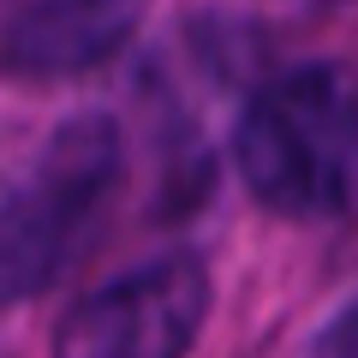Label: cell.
Returning <instances> with one entry per match:
<instances>
[{
  "label": "cell",
  "instance_id": "4",
  "mask_svg": "<svg viewBox=\"0 0 358 358\" xmlns=\"http://www.w3.org/2000/svg\"><path fill=\"white\" fill-rule=\"evenodd\" d=\"M150 0H13L0 18V72L78 78L131 42Z\"/></svg>",
  "mask_w": 358,
  "mask_h": 358
},
{
  "label": "cell",
  "instance_id": "3",
  "mask_svg": "<svg viewBox=\"0 0 358 358\" xmlns=\"http://www.w3.org/2000/svg\"><path fill=\"white\" fill-rule=\"evenodd\" d=\"M209 317V275L192 257L138 263L84 293L54 329V358H185Z\"/></svg>",
  "mask_w": 358,
  "mask_h": 358
},
{
  "label": "cell",
  "instance_id": "1",
  "mask_svg": "<svg viewBox=\"0 0 358 358\" xmlns=\"http://www.w3.org/2000/svg\"><path fill=\"white\" fill-rule=\"evenodd\" d=\"M233 162L251 197L299 221L358 215V66L305 60L257 84L233 126Z\"/></svg>",
  "mask_w": 358,
  "mask_h": 358
},
{
  "label": "cell",
  "instance_id": "2",
  "mask_svg": "<svg viewBox=\"0 0 358 358\" xmlns=\"http://www.w3.org/2000/svg\"><path fill=\"white\" fill-rule=\"evenodd\" d=\"M120 167V126L102 114H78L48 131L13 185H0V305L48 293L72 268L114 203Z\"/></svg>",
  "mask_w": 358,
  "mask_h": 358
},
{
  "label": "cell",
  "instance_id": "5",
  "mask_svg": "<svg viewBox=\"0 0 358 358\" xmlns=\"http://www.w3.org/2000/svg\"><path fill=\"white\" fill-rule=\"evenodd\" d=\"M310 358H358V299L310 341Z\"/></svg>",
  "mask_w": 358,
  "mask_h": 358
}]
</instances>
